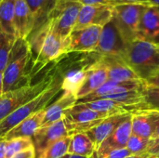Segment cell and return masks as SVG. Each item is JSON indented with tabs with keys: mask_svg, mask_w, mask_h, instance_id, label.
Wrapping results in <instances>:
<instances>
[{
	"mask_svg": "<svg viewBox=\"0 0 159 158\" xmlns=\"http://www.w3.org/2000/svg\"><path fill=\"white\" fill-rule=\"evenodd\" d=\"M28 42L33 56L34 74L67 54V39L61 38L48 20L30 35Z\"/></svg>",
	"mask_w": 159,
	"mask_h": 158,
	"instance_id": "1",
	"label": "cell"
},
{
	"mask_svg": "<svg viewBox=\"0 0 159 158\" xmlns=\"http://www.w3.org/2000/svg\"><path fill=\"white\" fill-rule=\"evenodd\" d=\"M34 75L30 44L26 39L17 38L3 72V93L30 85Z\"/></svg>",
	"mask_w": 159,
	"mask_h": 158,
	"instance_id": "2",
	"label": "cell"
},
{
	"mask_svg": "<svg viewBox=\"0 0 159 158\" xmlns=\"http://www.w3.org/2000/svg\"><path fill=\"white\" fill-rule=\"evenodd\" d=\"M56 65L57 72L52 83L35 98L20 106L0 122V139H2L9 130H11L21 121L25 120L34 114L46 109L50 103L53 102L54 99L58 95L62 93L63 70L60 59L56 61Z\"/></svg>",
	"mask_w": 159,
	"mask_h": 158,
	"instance_id": "3",
	"label": "cell"
},
{
	"mask_svg": "<svg viewBox=\"0 0 159 158\" xmlns=\"http://www.w3.org/2000/svg\"><path fill=\"white\" fill-rule=\"evenodd\" d=\"M123 60L142 80H145L159 73V45L135 39L127 45Z\"/></svg>",
	"mask_w": 159,
	"mask_h": 158,
	"instance_id": "4",
	"label": "cell"
},
{
	"mask_svg": "<svg viewBox=\"0 0 159 158\" xmlns=\"http://www.w3.org/2000/svg\"><path fill=\"white\" fill-rule=\"evenodd\" d=\"M56 72L57 65L55 61L51 63L48 69L46 70L45 74L36 83L3 93L0 96V122L44 91L54 80Z\"/></svg>",
	"mask_w": 159,
	"mask_h": 158,
	"instance_id": "5",
	"label": "cell"
},
{
	"mask_svg": "<svg viewBox=\"0 0 159 158\" xmlns=\"http://www.w3.org/2000/svg\"><path fill=\"white\" fill-rule=\"evenodd\" d=\"M146 7L143 5H117L114 7L113 20L127 45L137 39L138 24Z\"/></svg>",
	"mask_w": 159,
	"mask_h": 158,
	"instance_id": "6",
	"label": "cell"
},
{
	"mask_svg": "<svg viewBox=\"0 0 159 158\" xmlns=\"http://www.w3.org/2000/svg\"><path fill=\"white\" fill-rule=\"evenodd\" d=\"M81 6L77 2L57 0L48 20L51 23L55 33L63 40H66L74 31Z\"/></svg>",
	"mask_w": 159,
	"mask_h": 158,
	"instance_id": "7",
	"label": "cell"
},
{
	"mask_svg": "<svg viewBox=\"0 0 159 158\" xmlns=\"http://www.w3.org/2000/svg\"><path fill=\"white\" fill-rule=\"evenodd\" d=\"M63 118L69 134L72 136L75 133H86L107 117L89 109L84 103L77 102L66 112Z\"/></svg>",
	"mask_w": 159,
	"mask_h": 158,
	"instance_id": "8",
	"label": "cell"
},
{
	"mask_svg": "<svg viewBox=\"0 0 159 158\" xmlns=\"http://www.w3.org/2000/svg\"><path fill=\"white\" fill-rule=\"evenodd\" d=\"M126 48L127 44L112 18V20L102 27L100 40L94 53L100 56H116L123 59Z\"/></svg>",
	"mask_w": 159,
	"mask_h": 158,
	"instance_id": "9",
	"label": "cell"
},
{
	"mask_svg": "<svg viewBox=\"0 0 159 158\" xmlns=\"http://www.w3.org/2000/svg\"><path fill=\"white\" fill-rule=\"evenodd\" d=\"M102 26L91 25L74 30L67 38V53H91L96 49Z\"/></svg>",
	"mask_w": 159,
	"mask_h": 158,
	"instance_id": "10",
	"label": "cell"
},
{
	"mask_svg": "<svg viewBox=\"0 0 159 158\" xmlns=\"http://www.w3.org/2000/svg\"><path fill=\"white\" fill-rule=\"evenodd\" d=\"M114 7L82 5L74 30H78L91 25L103 27L113 18Z\"/></svg>",
	"mask_w": 159,
	"mask_h": 158,
	"instance_id": "11",
	"label": "cell"
},
{
	"mask_svg": "<svg viewBox=\"0 0 159 158\" xmlns=\"http://www.w3.org/2000/svg\"><path fill=\"white\" fill-rule=\"evenodd\" d=\"M66 136L71 135L66 128L64 118H61L50 125L40 127L32 138L36 154L38 156L41 155L48 145Z\"/></svg>",
	"mask_w": 159,
	"mask_h": 158,
	"instance_id": "12",
	"label": "cell"
},
{
	"mask_svg": "<svg viewBox=\"0 0 159 158\" xmlns=\"http://www.w3.org/2000/svg\"><path fill=\"white\" fill-rule=\"evenodd\" d=\"M137 39L159 45V8L147 6L143 10L137 30Z\"/></svg>",
	"mask_w": 159,
	"mask_h": 158,
	"instance_id": "13",
	"label": "cell"
},
{
	"mask_svg": "<svg viewBox=\"0 0 159 158\" xmlns=\"http://www.w3.org/2000/svg\"><path fill=\"white\" fill-rule=\"evenodd\" d=\"M99 59L101 62L106 67L108 80L120 83L141 79L137 75V74L120 57L100 56Z\"/></svg>",
	"mask_w": 159,
	"mask_h": 158,
	"instance_id": "14",
	"label": "cell"
},
{
	"mask_svg": "<svg viewBox=\"0 0 159 158\" xmlns=\"http://www.w3.org/2000/svg\"><path fill=\"white\" fill-rule=\"evenodd\" d=\"M159 121V110H144L131 114L132 134L150 140Z\"/></svg>",
	"mask_w": 159,
	"mask_h": 158,
	"instance_id": "15",
	"label": "cell"
},
{
	"mask_svg": "<svg viewBox=\"0 0 159 158\" xmlns=\"http://www.w3.org/2000/svg\"><path fill=\"white\" fill-rule=\"evenodd\" d=\"M99 58L89 67L87 76L76 92L77 101L92 93L108 80L106 67L101 62Z\"/></svg>",
	"mask_w": 159,
	"mask_h": 158,
	"instance_id": "16",
	"label": "cell"
},
{
	"mask_svg": "<svg viewBox=\"0 0 159 158\" xmlns=\"http://www.w3.org/2000/svg\"><path fill=\"white\" fill-rule=\"evenodd\" d=\"M132 134L131 126V115L120 123L112 134L101 144V146L95 151L97 153H105L108 151L124 149L127 146L128 141Z\"/></svg>",
	"mask_w": 159,
	"mask_h": 158,
	"instance_id": "17",
	"label": "cell"
},
{
	"mask_svg": "<svg viewBox=\"0 0 159 158\" xmlns=\"http://www.w3.org/2000/svg\"><path fill=\"white\" fill-rule=\"evenodd\" d=\"M77 103V97L71 92L62 91L60 97L45 109V117L42 126L50 125L63 118L66 112Z\"/></svg>",
	"mask_w": 159,
	"mask_h": 158,
	"instance_id": "18",
	"label": "cell"
},
{
	"mask_svg": "<svg viewBox=\"0 0 159 158\" xmlns=\"http://www.w3.org/2000/svg\"><path fill=\"white\" fill-rule=\"evenodd\" d=\"M129 115H131V114L117 115L107 117V118L103 119L101 123H99L96 127H94L93 129H91L86 132V134L89 136V138L93 142V144L95 146V151L112 134V132L116 129V127L120 123H122Z\"/></svg>",
	"mask_w": 159,
	"mask_h": 158,
	"instance_id": "19",
	"label": "cell"
},
{
	"mask_svg": "<svg viewBox=\"0 0 159 158\" xmlns=\"http://www.w3.org/2000/svg\"><path fill=\"white\" fill-rule=\"evenodd\" d=\"M14 21L17 37L27 40L34 30V20L25 0H15Z\"/></svg>",
	"mask_w": 159,
	"mask_h": 158,
	"instance_id": "20",
	"label": "cell"
},
{
	"mask_svg": "<svg viewBox=\"0 0 159 158\" xmlns=\"http://www.w3.org/2000/svg\"><path fill=\"white\" fill-rule=\"evenodd\" d=\"M45 117V109L41 110L25 120L19 123L11 130H9L2 139L5 141L15 138H33L34 132L42 126Z\"/></svg>",
	"mask_w": 159,
	"mask_h": 158,
	"instance_id": "21",
	"label": "cell"
},
{
	"mask_svg": "<svg viewBox=\"0 0 159 158\" xmlns=\"http://www.w3.org/2000/svg\"><path fill=\"white\" fill-rule=\"evenodd\" d=\"M25 1L33 16V20H34L33 33H34L48 21L50 13L52 12V10L56 6L57 0H25Z\"/></svg>",
	"mask_w": 159,
	"mask_h": 158,
	"instance_id": "22",
	"label": "cell"
},
{
	"mask_svg": "<svg viewBox=\"0 0 159 158\" xmlns=\"http://www.w3.org/2000/svg\"><path fill=\"white\" fill-rule=\"evenodd\" d=\"M95 152V146L86 133L80 132L71 136L67 155L89 158Z\"/></svg>",
	"mask_w": 159,
	"mask_h": 158,
	"instance_id": "23",
	"label": "cell"
},
{
	"mask_svg": "<svg viewBox=\"0 0 159 158\" xmlns=\"http://www.w3.org/2000/svg\"><path fill=\"white\" fill-rule=\"evenodd\" d=\"M14 16L15 0H0V27L9 36L18 38Z\"/></svg>",
	"mask_w": 159,
	"mask_h": 158,
	"instance_id": "24",
	"label": "cell"
},
{
	"mask_svg": "<svg viewBox=\"0 0 159 158\" xmlns=\"http://www.w3.org/2000/svg\"><path fill=\"white\" fill-rule=\"evenodd\" d=\"M102 99L111 100V101L119 102V103L127 105V106L138 105V104L144 103V98H143V95L142 92V88L139 89H134V90H130V91H127V92L107 95V96L102 97Z\"/></svg>",
	"mask_w": 159,
	"mask_h": 158,
	"instance_id": "25",
	"label": "cell"
},
{
	"mask_svg": "<svg viewBox=\"0 0 159 158\" xmlns=\"http://www.w3.org/2000/svg\"><path fill=\"white\" fill-rule=\"evenodd\" d=\"M71 136H66L48 145L41 155L38 156V158H61L66 156Z\"/></svg>",
	"mask_w": 159,
	"mask_h": 158,
	"instance_id": "26",
	"label": "cell"
},
{
	"mask_svg": "<svg viewBox=\"0 0 159 158\" xmlns=\"http://www.w3.org/2000/svg\"><path fill=\"white\" fill-rule=\"evenodd\" d=\"M33 147L34 145L32 138H15L6 141V158H11Z\"/></svg>",
	"mask_w": 159,
	"mask_h": 158,
	"instance_id": "27",
	"label": "cell"
},
{
	"mask_svg": "<svg viewBox=\"0 0 159 158\" xmlns=\"http://www.w3.org/2000/svg\"><path fill=\"white\" fill-rule=\"evenodd\" d=\"M17 38L7 34L0 27V72H4L9 56L12 50L13 45Z\"/></svg>",
	"mask_w": 159,
	"mask_h": 158,
	"instance_id": "28",
	"label": "cell"
},
{
	"mask_svg": "<svg viewBox=\"0 0 159 158\" xmlns=\"http://www.w3.org/2000/svg\"><path fill=\"white\" fill-rule=\"evenodd\" d=\"M149 144H150V140L143 139L131 134V136L128 141L126 149L131 155H142L147 153L149 149Z\"/></svg>",
	"mask_w": 159,
	"mask_h": 158,
	"instance_id": "29",
	"label": "cell"
},
{
	"mask_svg": "<svg viewBox=\"0 0 159 158\" xmlns=\"http://www.w3.org/2000/svg\"><path fill=\"white\" fill-rule=\"evenodd\" d=\"M142 92L144 98V102L149 107V110H159V88H151L143 85Z\"/></svg>",
	"mask_w": 159,
	"mask_h": 158,
	"instance_id": "30",
	"label": "cell"
},
{
	"mask_svg": "<svg viewBox=\"0 0 159 158\" xmlns=\"http://www.w3.org/2000/svg\"><path fill=\"white\" fill-rule=\"evenodd\" d=\"M131 154L126 149H118V150H113L108 151L105 153H97L94 152L93 155L89 158H125Z\"/></svg>",
	"mask_w": 159,
	"mask_h": 158,
	"instance_id": "31",
	"label": "cell"
},
{
	"mask_svg": "<svg viewBox=\"0 0 159 158\" xmlns=\"http://www.w3.org/2000/svg\"><path fill=\"white\" fill-rule=\"evenodd\" d=\"M11 158H36V152H35L34 147H33V148L25 150L20 154L15 155Z\"/></svg>",
	"mask_w": 159,
	"mask_h": 158,
	"instance_id": "32",
	"label": "cell"
},
{
	"mask_svg": "<svg viewBox=\"0 0 159 158\" xmlns=\"http://www.w3.org/2000/svg\"><path fill=\"white\" fill-rule=\"evenodd\" d=\"M143 85L151 88H159V73L143 80Z\"/></svg>",
	"mask_w": 159,
	"mask_h": 158,
	"instance_id": "33",
	"label": "cell"
},
{
	"mask_svg": "<svg viewBox=\"0 0 159 158\" xmlns=\"http://www.w3.org/2000/svg\"><path fill=\"white\" fill-rule=\"evenodd\" d=\"M117 5H143L149 6L148 0H116Z\"/></svg>",
	"mask_w": 159,
	"mask_h": 158,
	"instance_id": "34",
	"label": "cell"
},
{
	"mask_svg": "<svg viewBox=\"0 0 159 158\" xmlns=\"http://www.w3.org/2000/svg\"><path fill=\"white\" fill-rule=\"evenodd\" d=\"M159 144V121L156 127V129L154 131V134L152 135L151 139H150V144H149V149L157 146ZM148 149V150H149ZM148 152V151H147Z\"/></svg>",
	"mask_w": 159,
	"mask_h": 158,
	"instance_id": "35",
	"label": "cell"
},
{
	"mask_svg": "<svg viewBox=\"0 0 159 158\" xmlns=\"http://www.w3.org/2000/svg\"><path fill=\"white\" fill-rule=\"evenodd\" d=\"M0 158H6V141L0 139Z\"/></svg>",
	"mask_w": 159,
	"mask_h": 158,
	"instance_id": "36",
	"label": "cell"
},
{
	"mask_svg": "<svg viewBox=\"0 0 159 158\" xmlns=\"http://www.w3.org/2000/svg\"><path fill=\"white\" fill-rule=\"evenodd\" d=\"M154 156L150 155L149 153H144V154H142V155H130L129 156L125 158H153Z\"/></svg>",
	"mask_w": 159,
	"mask_h": 158,
	"instance_id": "37",
	"label": "cell"
},
{
	"mask_svg": "<svg viewBox=\"0 0 159 158\" xmlns=\"http://www.w3.org/2000/svg\"><path fill=\"white\" fill-rule=\"evenodd\" d=\"M147 153H149L150 155L154 156L155 157L159 158V144L157 145V146H155V147H153V148H151V149H149Z\"/></svg>",
	"mask_w": 159,
	"mask_h": 158,
	"instance_id": "38",
	"label": "cell"
},
{
	"mask_svg": "<svg viewBox=\"0 0 159 158\" xmlns=\"http://www.w3.org/2000/svg\"><path fill=\"white\" fill-rule=\"evenodd\" d=\"M148 4L149 6L159 7V0H148Z\"/></svg>",
	"mask_w": 159,
	"mask_h": 158,
	"instance_id": "39",
	"label": "cell"
},
{
	"mask_svg": "<svg viewBox=\"0 0 159 158\" xmlns=\"http://www.w3.org/2000/svg\"><path fill=\"white\" fill-rule=\"evenodd\" d=\"M3 94V73L0 72V96Z\"/></svg>",
	"mask_w": 159,
	"mask_h": 158,
	"instance_id": "40",
	"label": "cell"
},
{
	"mask_svg": "<svg viewBox=\"0 0 159 158\" xmlns=\"http://www.w3.org/2000/svg\"><path fill=\"white\" fill-rule=\"evenodd\" d=\"M61 158H88V157H84V156H74V155H66L64 156Z\"/></svg>",
	"mask_w": 159,
	"mask_h": 158,
	"instance_id": "41",
	"label": "cell"
},
{
	"mask_svg": "<svg viewBox=\"0 0 159 158\" xmlns=\"http://www.w3.org/2000/svg\"><path fill=\"white\" fill-rule=\"evenodd\" d=\"M153 158H157V157H155V156H154V157H153Z\"/></svg>",
	"mask_w": 159,
	"mask_h": 158,
	"instance_id": "42",
	"label": "cell"
},
{
	"mask_svg": "<svg viewBox=\"0 0 159 158\" xmlns=\"http://www.w3.org/2000/svg\"><path fill=\"white\" fill-rule=\"evenodd\" d=\"M158 8H159V7H158Z\"/></svg>",
	"mask_w": 159,
	"mask_h": 158,
	"instance_id": "43",
	"label": "cell"
}]
</instances>
